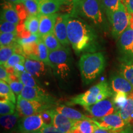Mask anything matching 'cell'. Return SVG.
<instances>
[{
    "label": "cell",
    "instance_id": "6da1fadb",
    "mask_svg": "<svg viewBox=\"0 0 133 133\" xmlns=\"http://www.w3.org/2000/svg\"><path fill=\"white\" fill-rule=\"evenodd\" d=\"M67 35L70 44L76 54L88 51L96 44L97 35L91 26L76 16L69 14Z\"/></svg>",
    "mask_w": 133,
    "mask_h": 133
},
{
    "label": "cell",
    "instance_id": "7a4b0ae2",
    "mask_svg": "<svg viewBox=\"0 0 133 133\" xmlns=\"http://www.w3.org/2000/svg\"><path fill=\"white\" fill-rule=\"evenodd\" d=\"M105 65V58L102 52L83 54L78 64L83 83L88 85L93 82L104 70Z\"/></svg>",
    "mask_w": 133,
    "mask_h": 133
},
{
    "label": "cell",
    "instance_id": "3957f363",
    "mask_svg": "<svg viewBox=\"0 0 133 133\" xmlns=\"http://www.w3.org/2000/svg\"><path fill=\"white\" fill-rule=\"evenodd\" d=\"M114 92L106 81L98 83L86 92L71 98L68 105H80L83 107L91 105L113 96Z\"/></svg>",
    "mask_w": 133,
    "mask_h": 133
},
{
    "label": "cell",
    "instance_id": "277c9868",
    "mask_svg": "<svg viewBox=\"0 0 133 133\" xmlns=\"http://www.w3.org/2000/svg\"><path fill=\"white\" fill-rule=\"evenodd\" d=\"M104 11L102 0H81L72 15H79L89 20L96 25L102 26L105 21Z\"/></svg>",
    "mask_w": 133,
    "mask_h": 133
},
{
    "label": "cell",
    "instance_id": "5b68a950",
    "mask_svg": "<svg viewBox=\"0 0 133 133\" xmlns=\"http://www.w3.org/2000/svg\"><path fill=\"white\" fill-rule=\"evenodd\" d=\"M49 59L54 74L62 80L66 79L71 71L69 49L63 47L56 51H50Z\"/></svg>",
    "mask_w": 133,
    "mask_h": 133
},
{
    "label": "cell",
    "instance_id": "8992f818",
    "mask_svg": "<svg viewBox=\"0 0 133 133\" xmlns=\"http://www.w3.org/2000/svg\"><path fill=\"white\" fill-rule=\"evenodd\" d=\"M118 47L123 64H133V14H129V24L118 40Z\"/></svg>",
    "mask_w": 133,
    "mask_h": 133
},
{
    "label": "cell",
    "instance_id": "52a82bcc",
    "mask_svg": "<svg viewBox=\"0 0 133 133\" xmlns=\"http://www.w3.org/2000/svg\"><path fill=\"white\" fill-rule=\"evenodd\" d=\"M108 19L111 25L112 36L115 39H118L129 24V14L122 0L118 8L111 14Z\"/></svg>",
    "mask_w": 133,
    "mask_h": 133
},
{
    "label": "cell",
    "instance_id": "ba28073f",
    "mask_svg": "<svg viewBox=\"0 0 133 133\" xmlns=\"http://www.w3.org/2000/svg\"><path fill=\"white\" fill-rule=\"evenodd\" d=\"M52 107V104L29 101L23 98L21 95L17 97V111L22 117L40 114L47 110L51 109Z\"/></svg>",
    "mask_w": 133,
    "mask_h": 133
},
{
    "label": "cell",
    "instance_id": "9c48e42d",
    "mask_svg": "<svg viewBox=\"0 0 133 133\" xmlns=\"http://www.w3.org/2000/svg\"><path fill=\"white\" fill-rule=\"evenodd\" d=\"M84 107L94 119L102 118L109 115L118 112L113 100L108 98L91 105Z\"/></svg>",
    "mask_w": 133,
    "mask_h": 133
},
{
    "label": "cell",
    "instance_id": "30bf717a",
    "mask_svg": "<svg viewBox=\"0 0 133 133\" xmlns=\"http://www.w3.org/2000/svg\"><path fill=\"white\" fill-rule=\"evenodd\" d=\"M45 124L41 114H36L20 118L17 129L20 133H29L40 131Z\"/></svg>",
    "mask_w": 133,
    "mask_h": 133
},
{
    "label": "cell",
    "instance_id": "8fae6325",
    "mask_svg": "<svg viewBox=\"0 0 133 133\" xmlns=\"http://www.w3.org/2000/svg\"><path fill=\"white\" fill-rule=\"evenodd\" d=\"M92 121L101 128L115 131H121L126 124L118 112L109 115L102 118H92Z\"/></svg>",
    "mask_w": 133,
    "mask_h": 133
},
{
    "label": "cell",
    "instance_id": "7c38bea8",
    "mask_svg": "<svg viewBox=\"0 0 133 133\" xmlns=\"http://www.w3.org/2000/svg\"><path fill=\"white\" fill-rule=\"evenodd\" d=\"M21 96L24 99L29 101H38L52 105L56 104L55 99L49 94H47L40 87L33 88L25 86Z\"/></svg>",
    "mask_w": 133,
    "mask_h": 133
},
{
    "label": "cell",
    "instance_id": "4fadbf2b",
    "mask_svg": "<svg viewBox=\"0 0 133 133\" xmlns=\"http://www.w3.org/2000/svg\"><path fill=\"white\" fill-rule=\"evenodd\" d=\"M52 118V124L62 133H70L74 128L76 121L56 112L55 109H49Z\"/></svg>",
    "mask_w": 133,
    "mask_h": 133
},
{
    "label": "cell",
    "instance_id": "5bb4252c",
    "mask_svg": "<svg viewBox=\"0 0 133 133\" xmlns=\"http://www.w3.org/2000/svg\"><path fill=\"white\" fill-rule=\"evenodd\" d=\"M69 17V14H59L54 29L55 36L64 47H66L70 44L67 35V21Z\"/></svg>",
    "mask_w": 133,
    "mask_h": 133
},
{
    "label": "cell",
    "instance_id": "9a60e30c",
    "mask_svg": "<svg viewBox=\"0 0 133 133\" xmlns=\"http://www.w3.org/2000/svg\"><path fill=\"white\" fill-rule=\"evenodd\" d=\"M110 86L114 93L124 92L129 94L133 91V86L131 83L120 74H114L111 76Z\"/></svg>",
    "mask_w": 133,
    "mask_h": 133
},
{
    "label": "cell",
    "instance_id": "2e32d148",
    "mask_svg": "<svg viewBox=\"0 0 133 133\" xmlns=\"http://www.w3.org/2000/svg\"><path fill=\"white\" fill-rule=\"evenodd\" d=\"M24 66L27 72L35 78H39L46 74V66L48 65L41 61L26 58Z\"/></svg>",
    "mask_w": 133,
    "mask_h": 133
},
{
    "label": "cell",
    "instance_id": "e0dca14e",
    "mask_svg": "<svg viewBox=\"0 0 133 133\" xmlns=\"http://www.w3.org/2000/svg\"><path fill=\"white\" fill-rule=\"evenodd\" d=\"M59 14L51 15H39V27L38 31V36L39 37L54 32L56 19Z\"/></svg>",
    "mask_w": 133,
    "mask_h": 133
},
{
    "label": "cell",
    "instance_id": "ac0fdd59",
    "mask_svg": "<svg viewBox=\"0 0 133 133\" xmlns=\"http://www.w3.org/2000/svg\"><path fill=\"white\" fill-rule=\"evenodd\" d=\"M39 4V15L56 14L61 9L63 0H38Z\"/></svg>",
    "mask_w": 133,
    "mask_h": 133
},
{
    "label": "cell",
    "instance_id": "d6986e66",
    "mask_svg": "<svg viewBox=\"0 0 133 133\" xmlns=\"http://www.w3.org/2000/svg\"><path fill=\"white\" fill-rule=\"evenodd\" d=\"M56 112L59 114L63 115L66 117L75 121L84 120V119H88V120H92V118L88 117L87 116L83 115L82 113L79 112L78 110L69 107L64 105H61L57 106L54 109Z\"/></svg>",
    "mask_w": 133,
    "mask_h": 133
},
{
    "label": "cell",
    "instance_id": "ffe728a7",
    "mask_svg": "<svg viewBox=\"0 0 133 133\" xmlns=\"http://www.w3.org/2000/svg\"><path fill=\"white\" fill-rule=\"evenodd\" d=\"M12 4V3H10L4 5L3 10L1 11V20L19 25L21 19L17 12L16 8L13 6Z\"/></svg>",
    "mask_w": 133,
    "mask_h": 133
},
{
    "label": "cell",
    "instance_id": "44dd1931",
    "mask_svg": "<svg viewBox=\"0 0 133 133\" xmlns=\"http://www.w3.org/2000/svg\"><path fill=\"white\" fill-rule=\"evenodd\" d=\"M20 115L17 111L14 114L8 115H3L0 117V123L4 130L9 131H12L17 126L20 119Z\"/></svg>",
    "mask_w": 133,
    "mask_h": 133
},
{
    "label": "cell",
    "instance_id": "7402d4cb",
    "mask_svg": "<svg viewBox=\"0 0 133 133\" xmlns=\"http://www.w3.org/2000/svg\"><path fill=\"white\" fill-rule=\"evenodd\" d=\"M118 112L126 124L133 121V97L131 93L128 94V98L125 105Z\"/></svg>",
    "mask_w": 133,
    "mask_h": 133
},
{
    "label": "cell",
    "instance_id": "603a6c76",
    "mask_svg": "<svg viewBox=\"0 0 133 133\" xmlns=\"http://www.w3.org/2000/svg\"><path fill=\"white\" fill-rule=\"evenodd\" d=\"M40 38L43 41V43L45 44L49 51H56V50L60 49L64 47L61 44V43L59 42L57 38L55 36L54 32L41 36Z\"/></svg>",
    "mask_w": 133,
    "mask_h": 133
},
{
    "label": "cell",
    "instance_id": "cb8c5ba5",
    "mask_svg": "<svg viewBox=\"0 0 133 133\" xmlns=\"http://www.w3.org/2000/svg\"><path fill=\"white\" fill-rule=\"evenodd\" d=\"M38 41L21 46L22 48L23 53L25 56L27 57V58L39 61V49H38Z\"/></svg>",
    "mask_w": 133,
    "mask_h": 133
},
{
    "label": "cell",
    "instance_id": "d4e9b609",
    "mask_svg": "<svg viewBox=\"0 0 133 133\" xmlns=\"http://www.w3.org/2000/svg\"><path fill=\"white\" fill-rule=\"evenodd\" d=\"M25 29L33 35H38L39 27V16H29L24 22Z\"/></svg>",
    "mask_w": 133,
    "mask_h": 133
},
{
    "label": "cell",
    "instance_id": "484cf974",
    "mask_svg": "<svg viewBox=\"0 0 133 133\" xmlns=\"http://www.w3.org/2000/svg\"><path fill=\"white\" fill-rule=\"evenodd\" d=\"M0 94L1 101L8 99L14 104L16 103L15 94L13 92L9 84L3 80H0Z\"/></svg>",
    "mask_w": 133,
    "mask_h": 133
},
{
    "label": "cell",
    "instance_id": "4316f807",
    "mask_svg": "<svg viewBox=\"0 0 133 133\" xmlns=\"http://www.w3.org/2000/svg\"><path fill=\"white\" fill-rule=\"evenodd\" d=\"M18 43L11 46H3L0 49V64L4 66L6 63L13 54L16 53V47Z\"/></svg>",
    "mask_w": 133,
    "mask_h": 133
},
{
    "label": "cell",
    "instance_id": "83f0119b",
    "mask_svg": "<svg viewBox=\"0 0 133 133\" xmlns=\"http://www.w3.org/2000/svg\"><path fill=\"white\" fill-rule=\"evenodd\" d=\"M18 78H19L20 81L24 84V86H29V87L39 88V84L36 80L35 78L29 72H27L25 70L22 71Z\"/></svg>",
    "mask_w": 133,
    "mask_h": 133
},
{
    "label": "cell",
    "instance_id": "f1b7e54d",
    "mask_svg": "<svg viewBox=\"0 0 133 133\" xmlns=\"http://www.w3.org/2000/svg\"><path fill=\"white\" fill-rule=\"evenodd\" d=\"M17 33H0V46H11L16 44L18 41Z\"/></svg>",
    "mask_w": 133,
    "mask_h": 133
},
{
    "label": "cell",
    "instance_id": "f546056e",
    "mask_svg": "<svg viewBox=\"0 0 133 133\" xmlns=\"http://www.w3.org/2000/svg\"><path fill=\"white\" fill-rule=\"evenodd\" d=\"M96 124L92 120L84 119L76 121L75 127H77L82 133H93Z\"/></svg>",
    "mask_w": 133,
    "mask_h": 133
},
{
    "label": "cell",
    "instance_id": "4dcf8cb0",
    "mask_svg": "<svg viewBox=\"0 0 133 133\" xmlns=\"http://www.w3.org/2000/svg\"><path fill=\"white\" fill-rule=\"evenodd\" d=\"M121 1V0H102L103 8L108 18L118 8Z\"/></svg>",
    "mask_w": 133,
    "mask_h": 133
},
{
    "label": "cell",
    "instance_id": "1f68e13d",
    "mask_svg": "<svg viewBox=\"0 0 133 133\" xmlns=\"http://www.w3.org/2000/svg\"><path fill=\"white\" fill-rule=\"evenodd\" d=\"M38 49H39V61H42L44 64L47 65L51 67V63H50L49 59V52L50 51L48 49V48L46 47L43 41L41 40V39H39L38 41Z\"/></svg>",
    "mask_w": 133,
    "mask_h": 133
},
{
    "label": "cell",
    "instance_id": "d6a6232c",
    "mask_svg": "<svg viewBox=\"0 0 133 133\" xmlns=\"http://www.w3.org/2000/svg\"><path fill=\"white\" fill-rule=\"evenodd\" d=\"M25 59L26 58L23 55L15 53L9 58L4 66L6 69H9V68H15L19 65H24Z\"/></svg>",
    "mask_w": 133,
    "mask_h": 133
},
{
    "label": "cell",
    "instance_id": "836d02e7",
    "mask_svg": "<svg viewBox=\"0 0 133 133\" xmlns=\"http://www.w3.org/2000/svg\"><path fill=\"white\" fill-rule=\"evenodd\" d=\"M15 104L8 99L2 100L0 102V115L1 116L14 114L15 112Z\"/></svg>",
    "mask_w": 133,
    "mask_h": 133
},
{
    "label": "cell",
    "instance_id": "e575fe53",
    "mask_svg": "<svg viewBox=\"0 0 133 133\" xmlns=\"http://www.w3.org/2000/svg\"><path fill=\"white\" fill-rule=\"evenodd\" d=\"M119 74L128 80L133 86V64H121Z\"/></svg>",
    "mask_w": 133,
    "mask_h": 133
},
{
    "label": "cell",
    "instance_id": "d590c367",
    "mask_svg": "<svg viewBox=\"0 0 133 133\" xmlns=\"http://www.w3.org/2000/svg\"><path fill=\"white\" fill-rule=\"evenodd\" d=\"M128 98V94L124 92H116L115 93V95L113 99V101L117 111L122 109L125 105L126 101Z\"/></svg>",
    "mask_w": 133,
    "mask_h": 133
},
{
    "label": "cell",
    "instance_id": "8d00e7d4",
    "mask_svg": "<svg viewBox=\"0 0 133 133\" xmlns=\"http://www.w3.org/2000/svg\"><path fill=\"white\" fill-rule=\"evenodd\" d=\"M27 10L30 16H38L39 14V4L38 0H29L22 3Z\"/></svg>",
    "mask_w": 133,
    "mask_h": 133
},
{
    "label": "cell",
    "instance_id": "74e56055",
    "mask_svg": "<svg viewBox=\"0 0 133 133\" xmlns=\"http://www.w3.org/2000/svg\"><path fill=\"white\" fill-rule=\"evenodd\" d=\"M0 33H17V25L1 20Z\"/></svg>",
    "mask_w": 133,
    "mask_h": 133
},
{
    "label": "cell",
    "instance_id": "f35d334b",
    "mask_svg": "<svg viewBox=\"0 0 133 133\" xmlns=\"http://www.w3.org/2000/svg\"><path fill=\"white\" fill-rule=\"evenodd\" d=\"M10 87H11V89L13 91L16 95L19 96L21 95L22 91L23 89L24 88V84L21 82L20 80H16V81H11V82L9 83Z\"/></svg>",
    "mask_w": 133,
    "mask_h": 133
},
{
    "label": "cell",
    "instance_id": "ab89813d",
    "mask_svg": "<svg viewBox=\"0 0 133 133\" xmlns=\"http://www.w3.org/2000/svg\"><path fill=\"white\" fill-rule=\"evenodd\" d=\"M16 5L15 6L17 12L18 14H19V18L21 20H26V18L29 17L30 15L28 12L27 10L25 7V6L22 3H18V4H16Z\"/></svg>",
    "mask_w": 133,
    "mask_h": 133
},
{
    "label": "cell",
    "instance_id": "60d3db41",
    "mask_svg": "<svg viewBox=\"0 0 133 133\" xmlns=\"http://www.w3.org/2000/svg\"><path fill=\"white\" fill-rule=\"evenodd\" d=\"M0 79L1 80L4 81L8 84L11 82L10 80V74L8 73L6 68L4 66H0Z\"/></svg>",
    "mask_w": 133,
    "mask_h": 133
},
{
    "label": "cell",
    "instance_id": "b9f144b4",
    "mask_svg": "<svg viewBox=\"0 0 133 133\" xmlns=\"http://www.w3.org/2000/svg\"><path fill=\"white\" fill-rule=\"evenodd\" d=\"M42 133H62L54 127L52 124H44L41 129Z\"/></svg>",
    "mask_w": 133,
    "mask_h": 133
},
{
    "label": "cell",
    "instance_id": "7bdbcfd3",
    "mask_svg": "<svg viewBox=\"0 0 133 133\" xmlns=\"http://www.w3.org/2000/svg\"><path fill=\"white\" fill-rule=\"evenodd\" d=\"M129 14H133V0H122Z\"/></svg>",
    "mask_w": 133,
    "mask_h": 133
},
{
    "label": "cell",
    "instance_id": "ee69618b",
    "mask_svg": "<svg viewBox=\"0 0 133 133\" xmlns=\"http://www.w3.org/2000/svg\"><path fill=\"white\" fill-rule=\"evenodd\" d=\"M121 131H115L109 130V129H103L96 125L93 133H121Z\"/></svg>",
    "mask_w": 133,
    "mask_h": 133
},
{
    "label": "cell",
    "instance_id": "f6af8a7d",
    "mask_svg": "<svg viewBox=\"0 0 133 133\" xmlns=\"http://www.w3.org/2000/svg\"><path fill=\"white\" fill-rule=\"evenodd\" d=\"M121 133H133V128L131 126H129V127L123 129Z\"/></svg>",
    "mask_w": 133,
    "mask_h": 133
},
{
    "label": "cell",
    "instance_id": "bcb514c9",
    "mask_svg": "<svg viewBox=\"0 0 133 133\" xmlns=\"http://www.w3.org/2000/svg\"><path fill=\"white\" fill-rule=\"evenodd\" d=\"M70 133H82L81 132V131L77 127H74V128L72 129V131H71Z\"/></svg>",
    "mask_w": 133,
    "mask_h": 133
},
{
    "label": "cell",
    "instance_id": "7dc6e473",
    "mask_svg": "<svg viewBox=\"0 0 133 133\" xmlns=\"http://www.w3.org/2000/svg\"><path fill=\"white\" fill-rule=\"evenodd\" d=\"M71 1H72L73 3H74V8H75H75L76 7V6H77L78 4V3L80 2L81 0H71ZM75 9H74V11H75Z\"/></svg>",
    "mask_w": 133,
    "mask_h": 133
},
{
    "label": "cell",
    "instance_id": "c3c4849f",
    "mask_svg": "<svg viewBox=\"0 0 133 133\" xmlns=\"http://www.w3.org/2000/svg\"><path fill=\"white\" fill-rule=\"evenodd\" d=\"M8 1L12 4H18L19 2V0H8Z\"/></svg>",
    "mask_w": 133,
    "mask_h": 133
},
{
    "label": "cell",
    "instance_id": "681fc988",
    "mask_svg": "<svg viewBox=\"0 0 133 133\" xmlns=\"http://www.w3.org/2000/svg\"><path fill=\"white\" fill-rule=\"evenodd\" d=\"M27 1H29V0H19V3H24Z\"/></svg>",
    "mask_w": 133,
    "mask_h": 133
},
{
    "label": "cell",
    "instance_id": "f907efd6",
    "mask_svg": "<svg viewBox=\"0 0 133 133\" xmlns=\"http://www.w3.org/2000/svg\"><path fill=\"white\" fill-rule=\"evenodd\" d=\"M29 133H42L41 131H36V132H29Z\"/></svg>",
    "mask_w": 133,
    "mask_h": 133
}]
</instances>
